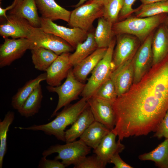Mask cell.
<instances>
[{
	"label": "cell",
	"mask_w": 168,
	"mask_h": 168,
	"mask_svg": "<svg viewBox=\"0 0 168 168\" xmlns=\"http://www.w3.org/2000/svg\"><path fill=\"white\" fill-rule=\"evenodd\" d=\"M153 66L113 104L119 141L155 132L168 110V55Z\"/></svg>",
	"instance_id": "obj_1"
},
{
	"label": "cell",
	"mask_w": 168,
	"mask_h": 168,
	"mask_svg": "<svg viewBox=\"0 0 168 168\" xmlns=\"http://www.w3.org/2000/svg\"><path fill=\"white\" fill-rule=\"evenodd\" d=\"M88 105L87 99L82 97L75 103L65 106L60 112L56 114V117L53 120L47 124L15 128L20 129L42 131L47 135L54 136L57 139L65 142L66 128L74 123Z\"/></svg>",
	"instance_id": "obj_2"
},
{
	"label": "cell",
	"mask_w": 168,
	"mask_h": 168,
	"mask_svg": "<svg viewBox=\"0 0 168 168\" xmlns=\"http://www.w3.org/2000/svg\"><path fill=\"white\" fill-rule=\"evenodd\" d=\"M168 14L145 17L130 16L112 25L114 35L128 34L137 38L142 43L161 25L164 23Z\"/></svg>",
	"instance_id": "obj_3"
},
{
	"label": "cell",
	"mask_w": 168,
	"mask_h": 168,
	"mask_svg": "<svg viewBox=\"0 0 168 168\" xmlns=\"http://www.w3.org/2000/svg\"><path fill=\"white\" fill-rule=\"evenodd\" d=\"M116 42V40L114 38L107 48L105 55L91 72V75L81 94L82 97L87 100L93 96L98 87L110 77L114 70L112 59Z\"/></svg>",
	"instance_id": "obj_4"
},
{
	"label": "cell",
	"mask_w": 168,
	"mask_h": 168,
	"mask_svg": "<svg viewBox=\"0 0 168 168\" xmlns=\"http://www.w3.org/2000/svg\"><path fill=\"white\" fill-rule=\"evenodd\" d=\"M91 148L80 140L66 143L63 145L56 144L49 147L42 153L43 156H47L54 153L58 155L55 157L56 160H61L65 166L74 165L89 153Z\"/></svg>",
	"instance_id": "obj_5"
},
{
	"label": "cell",
	"mask_w": 168,
	"mask_h": 168,
	"mask_svg": "<svg viewBox=\"0 0 168 168\" xmlns=\"http://www.w3.org/2000/svg\"><path fill=\"white\" fill-rule=\"evenodd\" d=\"M85 85L76 78L71 68L63 84L57 86H48L47 89L49 91L55 92L58 96L57 105L51 118L55 116L61 108L77 100L83 91Z\"/></svg>",
	"instance_id": "obj_6"
},
{
	"label": "cell",
	"mask_w": 168,
	"mask_h": 168,
	"mask_svg": "<svg viewBox=\"0 0 168 168\" xmlns=\"http://www.w3.org/2000/svg\"><path fill=\"white\" fill-rule=\"evenodd\" d=\"M103 5L92 0L88 1L71 12L68 25L87 32L94 21L103 16Z\"/></svg>",
	"instance_id": "obj_7"
},
{
	"label": "cell",
	"mask_w": 168,
	"mask_h": 168,
	"mask_svg": "<svg viewBox=\"0 0 168 168\" xmlns=\"http://www.w3.org/2000/svg\"><path fill=\"white\" fill-rule=\"evenodd\" d=\"M28 39L32 42V48L34 46L42 47L53 51L58 55L72 52L74 49L63 39L45 32L41 27L31 26Z\"/></svg>",
	"instance_id": "obj_8"
},
{
	"label": "cell",
	"mask_w": 168,
	"mask_h": 168,
	"mask_svg": "<svg viewBox=\"0 0 168 168\" xmlns=\"http://www.w3.org/2000/svg\"><path fill=\"white\" fill-rule=\"evenodd\" d=\"M4 39L3 43L0 46V68L10 65L32 47V42L28 38Z\"/></svg>",
	"instance_id": "obj_9"
},
{
	"label": "cell",
	"mask_w": 168,
	"mask_h": 168,
	"mask_svg": "<svg viewBox=\"0 0 168 168\" xmlns=\"http://www.w3.org/2000/svg\"><path fill=\"white\" fill-rule=\"evenodd\" d=\"M40 27L45 32L54 34L63 39L74 49L86 39L87 33L79 28H69L60 26L53 21L40 17Z\"/></svg>",
	"instance_id": "obj_10"
},
{
	"label": "cell",
	"mask_w": 168,
	"mask_h": 168,
	"mask_svg": "<svg viewBox=\"0 0 168 168\" xmlns=\"http://www.w3.org/2000/svg\"><path fill=\"white\" fill-rule=\"evenodd\" d=\"M116 36L112 59L114 69L132 59L142 44L137 38L132 35L123 34Z\"/></svg>",
	"instance_id": "obj_11"
},
{
	"label": "cell",
	"mask_w": 168,
	"mask_h": 168,
	"mask_svg": "<svg viewBox=\"0 0 168 168\" xmlns=\"http://www.w3.org/2000/svg\"><path fill=\"white\" fill-rule=\"evenodd\" d=\"M154 32L141 44L132 58L134 70L133 84L139 82L152 65V43Z\"/></svg>",
	"instance_id": "obj_12"
},
{
	"label": "cell",
	"mask_w": 168,
	"mask_h": 168,
	"mask_svg": "<svg viewBox=\"0 0 168 168\" xmlns=\"http://www.w3.org/2000/svg\"><path fill=\"white\" fill-rule=\"evenodd\" d=\"M6 21L0 25V35L3 38H28L32 26L26 19L9 14Z\"/></svg>",
	"instance_id": "obj_13"
},
{
	"label": "cell",
	"mask_w": 168,
	"mask_h": 168,
	"mask_svg": "<svg viewBox=\"0 0 168 168\" xmlns=\"http://www.w3.org/2000/svg\"><path fill=\"white\" fill-rule=\"evenodd\" d=\"M87 101L95 120L112 130L115 126L113 104L93 96L89 98Z\"/></svg>",
	"instance_id": "obj_14"
},
{
	"label": "cell",
	"mask_w": 168,
	"mask_h": 168,
	"mask_svg": "<svg viewBox=\"0 0 168 168\" xmlns=\"http://www.w3.org/2000/svg\"><path fill=\"white\" fill-rule=\"evenodd\" d=\"M110 78L114 85L118 97L128 91L133 84L134 78L132 59L114 69Z\"/></svg>",
	"instance_id": "obj_15"
},
{
	"label": "cell",
	"mask_w": 168,
	"mask_h": 168,
	"mask_svg": "<svg viewBox=\"0 0 168 168\" xmlns=\"http://www.w3.org/2000/svg\"><path fill=\"white\" fill-rule=\"evenodd\" d=\"M69 53L58 55L46 71V81L49 86H57L66 78L72 66L69 60Z\"/></svg>",
	"instance_id": "obj_16"
},
{
	"label": "cell",
	"mask_w": 168,
	"mask_h": 168,
	"mask_svg": "<svg viewBox=\"0 0 168 168\" xmlns=\"http://www.w3.org/2000/svg\"><path fill=\"white\" fill-rule=\"evenodd\" d=\"M152 47L153 66L159 63L168 55V28L164 23L154 32Z\"/></svg>",
	"instance_id": "obj_17"
},
{
	"label": "cell",
	"mask_w": 168,
	"mask_h": 168,
	"mask_svg": "<svg viewBox=\"0 0 168 168\" xmlns=\"http://www.w3.org/2000/svg\"><path fill=\"white\" fill-rule=\"evenodd\" d=\"M117 136L111 131L103 138L93 152L99 158L106 166L111 156L115 154L119 153L124 148V146L121 141L116 142Z\"/></svg>",
	"instance_id": "obj_18"
},
{
	"label": "cell",
	"mask_w": 168,
	"mask_h": 168,
	"mask_svg": "<svg viewBox=\"0 0 168 168\" xmlns=\"http://www.w3.org/2000/svg\"><path fill=\"white\" fill-rule=\"evenodd\" d=\"M41 17L52 21L62 20L68 22L71 12L59 5L55 0H35Z\"/></svg>",
	"instance_id": "obj_19"
},
{
	"label": "cell",
	"mask_w": 168,
	"mask_h": 168,
	"mask_svg": "<svg viewBox=\"0 0 168 168\" xmlns=\"http://www.w3.org/2000/svg\"><path fill=\"white\" fill-rule=\"evenodd\" d=\"M107 48H97L93 53L73 67V74L81 82L85 81L105 54Z\"/></svg>",
	"instance_id": "obj_20"
},
{
	"label": "cell",
	"mask_w": 168,
	"mask_h": 168,
	"mask_svg": "<svg viewBox=\"0 0 168 168\" xmlns=\"http://www.w3.org/2000/svg\"><path fill=\"white\" fill-rule=\"evenodd\" d=\"M95 121L93 115L88 105L78 116L71 127L65 131L66 143L73 142L80 138Z\"/></svg>",
	"instance_id": "obj_21"
},
{
	"label": "cell",
	"mask_w": 168,
	"mask_h": 168,
	"mask_svg": "<svg viewBox=\"0 0 168 168\" xmlns=\"http://www.w3.org/2000/svg\"><path fill=\"white\" fill-rule=\"evenodd\" d=\"M35 0H24L10 10L9 14H15L26 19L35 27H40V17L37 12Z\"/></svg>",
	"instance_id": "obj_22"
},
{
	"label": "cell",
	"mask_w": 168,
	"mask_h": 168,
	"mask_svg": "<svg viewBox=\"0 0 168 168\" xmlns=\"http://www.w3.org/2000/svg\"><path fill=\"white\" fill-rule=\"evenodd\" d=\"M110 130L100 123L94 121L80 137V140L87 146L96 149L104 137Z\"/></svg>",
	"instance_id": "obj_23"
},
{
	"label": "cell",
	"mask_w": 168,
	"mask_h": 168,
	"mask_svg": "<svg viewBox=\"0 0 168 168\" xmlns=\"http://www.w3.org/2000/svg\"><path fill=\"white\" fill-rule=\"evenodd\" d=\"M46 77L45 72L40 74L35 78L26 82L12 97L11 105L12 107L17 111L20 110L36 87L41 82L45 80Z\"/></svg>",
	"instance_id": "obj_24"
},
{
	"label": "cell",
	"mask_w": 168,
	"mask_h": 168,
	"mask_svg": "<svg viewBox=\"0 0 168 168\" xmlns=\"http://www.w3.org/2000/svg\"><path fill=\"white\" fill-rule=\"evenodd\" d=\"M98 48L94 36V33H87L86 40L79 44L75 51L69 56V61L74 67L93 53Z\"/></svg>",
	"instance_id": "obj_25"
},
{
	"label": "cell",
	"mask_w": 168,
	"mask_h": 168,
	"mask_svg": "<svg viewBox=\"0 0 168 168\" xmlns=\"http://www.w3.org/2000/svg\"><path fill=\"white\" fill-rule=\"evenodd\" d=\"M30 50L35 68L41 71L46 72L58 56L53 51L41 47L34 46Z\"/></svg>",
	"instance_id": "obj_26"
},
{
	"label": "cell",
	"mask_w": 168,
	"mask_h": 168,
	"mask_svg": "<svg viewBox=\"0 0 168 168\" xmlns=\"http://www.w3.org/2000/svg\"><path fill=\"white\" fill-rule=\"evenodd\" d=\"M98 19L94 33L95 40L98 48H107L114 35L112 30L113 24L103 17Z\"/></svg>",
	"instance_id": "obj_27"
},
{
	"label": "cell",
	"mask_w": 168,
	"mask_h": 168,
	"mask_svg": "<svg viewBox=\"0 0 168 168\" xmlns=\"http://www.w3.org/2000/svg\"><path fill=\"white\" fill-rule=\"evenodd\" d=\"M43 97L41 86L39 84L18 110L22 116L29 118L37 113L41 107Z\"/></svg>",
	"instance_id": "obj_28"
},
{
	"label": "cell",
	"mask_w": 168,
	"mask_h": 168,
	"mask_svg": "<svg viewBox=\"0 0 168 168\" xmlns=\"http://www.w3.org/2000/svg\"><path fill=\"white\" fill-rule=\"evenodd\" d=\"M138 158L142 161H152L160 168H168V139L152 151L141 155Z\"/></svg>",
	"instance_id": "obj_29"
},
{
	"label": "cell",
	"mask_w": 168,
	"mask_h": 168,
	"mask_svg": "<svg viewBox=\"0 0 168 168\" xmlns=\"http://www.w3.org/2000/svg\"><path fill=\"white\" fill-rule=\"evenodd\" d=\"M135 16L145 17L168 14V1L141 4L135 9Z\"/></svg>",
	"instance_id": "obj_30"
},
{
	"label": "cell",
	"mask_w": 168,
	"mask_h": 168,
	"mask_svg": "<svg viewBox=\"0 0 168 168\" xmlns=\"http://www.w3.org/2000/svg\"><path fill=\"white\" fill-rule=\"evenodd\" d=\"M15 118V113L9 111L3 120L0 122V168L2 167L3 160L7 151V137L10 125Z\"/></svg>",
	"instance_id": "obj_31"
},
{
	"label": "cell",
	"mask_w": 168,
	"mask_h": 168,
	"mask_svg": "<svg viewBox=\"0 0 168 168\" xmlns=\"http://www.w3.org/2000/svg\"><path fill=\"white\" fill-rule=\"evenodd\" d=\"M124 0H107L103 5V16L113 25L118 21Z\"/></svg>",
	"instance_id": "obj_32"
},
{
	"label": "cell",
	"mask_w": 168,
	"mask_h": 168,
	"mask_svg": "<svg viewBox=\"0 0 168 168\" xmlns=\"http://www.w3.org/2000/svg\"><path fill=\"white\" fill-rule=\"evenodd\" d=\"M92 96L113 104L118 96L114 85L110 77L98 87Z\"/></svg>",
	"instance_id": "obj_33"
},
{
	"label": "cell",
	"mask_w": 168,
	"mask_h": 168,
	"mask_svg": "<svg viewBox=\"0 0 168 168\" xmlns=\"http://www.w3.org/2000/svg\"><path fill=\"white\" fill-rule=\"evenodd\" d=\"M106 166L95 154L86 156L74 165V168H104Z\"/></svg>",
	"instance_id": "obj_34"
},
{
	"label": "cell",
	"mask_w": 168,
	"mask_h": 168,
	"mask_svg": "<svg viewBox=\"0 0 168 168\" xmlns=\"http://www.w3.org/2000/svg\"><path fill=\"white\" fill-rule=\"evenodd\" d=\"M155 132L154 137L168 139V110Z\"/></svg>",
	"instance_id": "obj_35"
},
{
	"label": "cell",
	"mask_w": 168,
	"mask_h": 168,
	"mask_svg": "<svg viewBox=\"0 0 168 168\" xmlns=\"http://www.w3.org/2000/svg\"><path fill=\"white\" fill-rule=\"evenodd\" d=\"M136 0H124V4L118 17V21H122L131 16L135 9L133 5Z\"/></svg>",
	"instance_id": "obj_36"
},
{
	"label": "cell",
	"mask_w": 168,
	"mask_h": 168,
	"mask_svg": "<svg viewBox=\"0 0 168 168\" xmlns=\"http://www.w3.org/2000/svg\"><path fill=\"white\" fill-rule=\"evenodd\" d=\"M65 166L58 160L47 159L43 156L40 160L38 166L39 168H64Z\"/></svg>",
	"instance_id": "obj_37"
},
{
	"label": "cell",
	"mask_w": 168,
	"mask_h": 168,
	"mask_svg": "<svg viewBox=\"0 0 168 168\" xmlns=\"http://www.w3.org/2000/svg\"><path fill=\"white\" fill-rule=\"evenodd\" d=\"M118 153L113 155L110 158L109 163H113L114 168H132V166L124 161L120 157Z\"/></svg>",
	"instance_id": "obj_38"
},
{
	"label": "cell",
	"mask_w": 168,
	"mask_h": 168,
	"mask_svg": "<svg viewBox=\"0 0 168 168\" xmlns=\"http://www.w3.org/2000/svg\"><path fill=\"white\" fill-rule=\"evenodd\" d=\"M142 4H147L150 3L168 0H140Z\"/></svg>",
	"instance_id": "obj_39"
},
{
	"label": "cell",
	"mask_w": 168,
	"mask_h": 168,
	"mask_svg": "<svg viewBox=\"0 0 168 168\" xmlns=\"http://www.w3.org/2000/svg\"><path fill=\"white\" fill-rule=\"evenodd\" d=\"M23 0H14L12 4L10 5L12 9L16 6L19 4Z\"/></svg>",
	"instance_id": "obj_40"
},
{
	"label": "cell",
	"mask_w": 168,
	"mask_h": 168,
	"mask_svg": "<svg viewBox=\"0 0 168 168\" xmlns=\"http://www.w3.org/2000/svg\"><path fill=\"white\" fill-rule=\"evenodd\" d=\"M91 0H80L79 2L77 3V5L75 6V7H77L83 4L86 1H90Z\"/></svg>",
	"instance_id": "obj_41"
},
{
	"label": "cell",
	"mask_w": 168,
	"mask_h": 168,
	"mask_svg": "<svg viewBox=\"0 0 168 168\" xmlns=\"http://www.w3.org/2000/svg\"><path fill=\"white\" fill-rule=\"evenodd\" d=\"M94 2L101 4L103 5L107 0H92Z\"/></svg>",
	"instance_id": "obj_42"
},
{
	"label": "cell",
	"mask_w": 168,
	"mask_h": 168,
	"mask_svg": "<svg viewBox=\"0 0 168 168\" xmlns=\"http://www.w3.org/2000/svg\"><path fill=\"white\" fill-rule=\"evenodd\" d=\"M168 28V14L166 19L164 23Z\"/></svg>",
	"instance_id": "obj_43"
}]
</instances>
